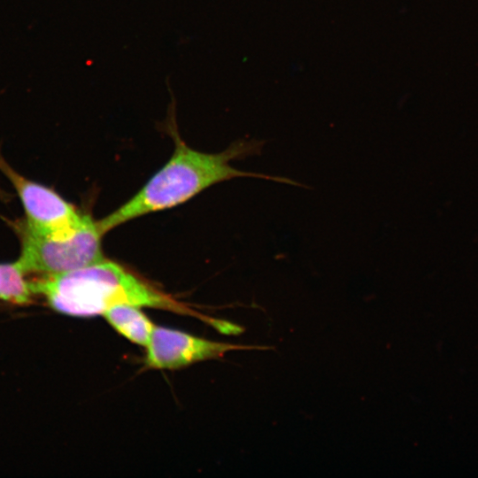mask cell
Returning <instances> with one entry per match:
<instances>
[{"label": "cell", "instance_id": "6da1fadb", "mask_svg": "<svg viewBox=\"0 0 478 478\" xmlns=\"http://www.w3.org/2000/svg\"><path fill=\"white\" fill-rule=\"evenodd\" d=\"M174 107L173 102L166 123L174 141L173 155L134 197L96 221L103 235L135 218L181 204L212 185L234 178L253 177L302 186L290 179L241 171L229 164L236 158L260 154L265 141L239 140L220 153H204L191 149L177 132Z\"/></svg>", "mask_w": 478, "mask_h": 478}, {"label": "cell", "instance_id": "3957f363", "mask_svg": "<svg viewBox=\"0 0 478 478\" xmlns=\"http://www.w3.org/2000/svg\"><path fill=\"white\" fill-rule=\"evenodd\" d=\"M19 235L21 252L17 262L26 274H61L104 259V235L89 215L84 225L70 236H44L21 227Z\"/></svg>", "mask_w": 478, "mask_h": 478}, {"label": "cell", "instance_id": "7a4b0ae2", "mask_svg": "<svg viewBox=\"0 0 478 478\" xmlns=\"http://www.w3.org/2000/svg\"><path fill=\"white\" fill-rule=\"evenodd\" d=\"M31 285L34 293L42 296L53 310L73 317L103 315L114 306L127 305L195 315L207 323L212 318L192 311L104 258L68 272L42 275Z\"/></svg>", "mask_w": 478, "mask_h": 478}, {"label": "cell", "instance_id": "8992f818", "mask_svg": "<svg viewBox=\"0 0 478 478\" xmlns=\"http://www.w3.org/2000/svg\"><path fill=\"white\" fill-rule=\"evenodd\" d=\"M103 316L107 322L130 342L146 347L155 325L134 305H117L107 310Z\"/></svg>", "mask_w": 478, "mask_h": 478}, {"label": "cell", "instance_id": "5b68a950", "mask_svg": "<svg viewBox=\"0 0 478 478\" xmlns=\"http://www.w3.org/2000/svg\"><path fill=\"white\" fill-rule=\"evenodd\" d=\"M145 348V363L154 369L181 368L199 361L222 358L230 351L272 349L270 346L211 341L158 326H155Z\"/></svg>", "mask_w": 478, "mask_h": 478}, {"label": "cell", "instance_id": "277c9868", "mask_svg": "<svg viewBox=\"0 0 478 478\" xmlns=\"http://www.w3.org/2000/svg\"><path fill=\"white\" fill-rule=\"evenodd\" d=\"M0 169L12 183L23 204L26 220L20 227L31 233L51 237L75 234L88 215L81 214L53 189L28 180L0 158Z\"/></svg>", "mask_w": 478, "mask_h": 478}, {"label": "cell", "instance_id": "52a82bcc", "mask_svg": "<svg viewBox=\"0 0 478 478\" xmlns=\"http://www.w3.org/2000/svg\"><path fill=\"white\" fill-rule=\"evenodd\" d=\"M17 261L0 263V300L15 305H28L35 294L31 281Z\"/></svg>", "mask_w": 478, "mask_h": 478}]
</instances>
